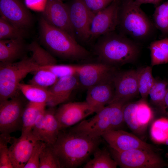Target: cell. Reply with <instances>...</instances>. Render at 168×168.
Here are the masks:
<instances>
[{
	"instance_id": "cell-27",
	"label": "cell",
	"mask_w": 168,
	"mask_h": 168,
	"mask_svg": "<svg viewBox=\"0 0 168 168\" xmlns=\"http://www.w3.org/2000/svg\"><path fill=\"white\" fill-rule=\"evenodd\" d=\"M137 71L139 94L142 99L146 100L155 79L152 74V66H147Z\"/></svg>"
},
{
	"instance_id": "cell-22",
	"label": "cell",
	"mask_w": 168,
	"mask_h": 168,
	"mask_svg": "<svg viewBox=\"0 0 168 168\" xmlns=\"http://www.w3.org/2000/svg\"><path fill=\"white\" fill-rule=\"evenodd\" d=\"M56 110L54 107H50L44 112L45 121L42 141L52 146L56 141L60 130L55 116Z\"/></svg>"
},
{
	"instance_id": "cell-7",
	"label": "cell",
	"mask_w": 168,
	"mask_h": 168,
	"mask_svg": "<svg viewBox=\"0 0 168 168\" xmlns=\"http://www.w3.org/2000/svg\"><path fill=\"white\" fill-rule=\"evenodd\" d=\"M108 149L118 166L121 168H161L166 164L154 151L135 149L118 152Z\"/></svg>"
},
{
	"instance_id": "cell-23",
	"label": "cell",
	"mask_w": 168,
	"mask_h": 168,
	"mask_svg": "<svg viewBox=\"0 0 168 168\" xmlns=\"http://www.w3.org/2000/svg\"><path fill=\"white\" fill-rule=\"evenodd\" d=\"M47 104L28 101L22 116L21 133L31 132L39 114L45 110Z\"/></svg>"
},
{
	"instance_id": "cell-45",
	"label": "cell",
	"mask_w": 168,
	"mask_h": 168,
	"mask_svg": "<svg viewBox=\"0 0 168 168\" xmlns=\"http://www.w3.org/2000/svg\"><path fill=\"white\" fill-rule=\"evenodd\" d=\"M167 155H168V151Z\"/></svg>"
},
{
	"instance_id": "cell-26",
	"label": "cell",
	"mask_w": 168,
	"mask_h": 168,
	"mask_svg": "<svg viewBox=\"0 0 168 168\" xmlns=\"http://www.w3.org/2000/svg\"><path fill=\"white\" fill-rule=\"evenodd\" d=\"M168 86V82L155 79L148 94L151 103L164 113H166L165 99Z\"/></svg>"
},
{
	"instance_id": "cell-10",
	"label": "cell",
	"mask_w": 168,
	"mask_h": 168,
	"mask_svg": "<svg viewBox=\"0 0 168 168\" xmlns=\"http://www.w3.org/2000/svg\"><path fill=\"white\" fill-rule=\"evenodd\" d=\"M120 0H114L94 16L90 25L89 42L100 36L116 30Z\"/></svg>"
},
{
	"instance_id": "cell-14",
	"label": "cell",
	"mask_w": 168,
	"mask_h": 168,
	"mask_svg": "<svg viewBox=\"0 0 168 168\" xmlns=\"http://www.w3.org/2000/svg\"><path fill=\"white\" fill-rule=\"evenodd\" d=\"M0 12L1 16L23 31L32 24L31 14L21 0H0Z\"/></svg>"
},
{
	"instance_id": "cell-41",
	"label": "cell",
	"mask_w": 168,
	"mask_h": 168,
	"mask_svg": "<svg viewBox=\"0 0 168 168\" xmlns=\"http://www.w3.org/2000/svg\"><path fill=\"white\" fill-rule=\"evenodd\" d=\"M162 0H134L135 2L138 5L140 6L144 4H151L156 7L159 5Z\"/></svg>"
},
{
	"instance_id": "cell-33",
	"label": "cell",
	"mask_w": 168,
	"mask_h": 168,
	"mask_svg": "<svg viewBox=\"0 0 168 168\" xmlns=\"http://www.w3.org/2000/svg\"><path fill=\"white\" fill-rule=\"evenodd\" d=\"M136 114L139 125L144 129L150 122L153 116L152 110L146 102V100L142 99V100L137 102Z\"/></svg>"
},
{
	"instance_id": "cell-6",
	"label": "cell",
	"mask_w": 168,
	"mask_h": 168,
	"mask_svg": "<svg viewBox=\"0 0 168 168\" xmlns=\"http://www.w3.org/2000/svg\"><path fill=\"white\" fill-rule=\"evenodd\" d=\"M40 67L31 56L12 63H0V102L15 96L19 91L18 85L21 81Z\"/></svg>"
},
{
	"instance_id": "cell-46",
	"label": "cell",
	"mask_w": 168,
	"mask_h": 168,
	"mask_svg": "<svg viewBox=\"0 0 168 168\" xmlns=\"http://www.w3.org/2000/svg\"><path fill=\"white\" fill-rule=\"evenodd\" d=\"M61 0V1H63V0Z\"/></svg>"
},
{
	"instance_id": "cell-3",
	"label": "cell",
	"mask_w": 168,
	"mask_h": 168,
	"mask_svg": "<svg viewBox=\"0 0 168 168\" xmlns=\"http://www.w3.org/2000/svg\"><path fill=\"white\" fill-rule=\"evenodd\" d=\"M40 41L44 46L58 57L72 61L86 59L91 53L64 30L52 25L41 17L39 21Z\"/></svg>"
},
{
	"instance_id": "cell-44",
	"label": "cell",
	"mask_w": 168,
	"mask_h": 168,
	"mask_svg": "<svg viewBox=\"0 0 168 168\" xmlns=\"http://www.w3.org/2000/svg\"><path fill=\"white\" fill-rule=\"evenodd\" d=\"M164 144L168 146V138L166 140Z\"/></svg>"
},
{
	"instance_id": "cell-8",
	"label": "cell",
	"mask_w": 168,
	"mask_h": 168,
	"mask_svg": "<svg viewBox=\"0 0 168 168\" xmlns=\"http://www.w3.org/2000/svg\"><path fill=\"white\" fill-rule=\"evenodd\" d=\"M27 100L19 91L13 97L0 102V132L10 134L21 129L22 116Z\"/></svg>"
},
{
	"instance_id": "cell-32",
	"label": "cell",
	"mask_w": 168,
	"mask_h": 168,
	"mask_svg": "<svg viewBox=\"0 0 168 168\" xmlns=\"http://www.w3.org/2000/svg\"><path fill=\"white\" fill-rule=\"evenodd\" d=\"M39 168H61L52 145L46 143L40 155Z\"/></svg>"
},
{
	"instance_id": "cell-25",
	"label": "cell",
	"mask_w": 168,
	"mask_h": 168,
	"mask_svg": "<svg viewBox=\"0 0 168 168\" xmlns=\"http://www.w3.org/2000/svg\"><path fill=\"white\" fill-rule=\"evenodd\" d=\"M149 49L151 66L168 63V38L151 42Z\"/></svg>"
},
{
	"instance_id": "cell-2",
	"label": "cell",
	"mask_w": 168,
	"mask_h": 168,
	"mask_svg": "<svg viewBox=\"0 0 168 168\" xmlns=\"http://www.w3.org/2000/svg\"><path fill=\"white\" fill-rule=\"evenodd\" d=\"M93 49L100 62L114 67L134 62L140 52L137 42L116 30L98 38Z\"/></svg>"
},
{
	"instance_id": "cell-18",
	"label": "cell",
	"mask_w": 168,
	"mask_h": 168,
	"mask_svg": "<svg viewBox=\"0 0 168 168\" xmlns=\"http://www.w3.org/2000/svg\"><path fill=\"white\" fill-rule=\"evenodd\" d=\"M114 77L87 89L86 101L95 109L96 113L113 100L115 92Z\"/></svg>"
},
{
	"instance_id": "cell-20",
	"label": "cell",
	"mask_w": 168,
	"mask_h": 168,
	"mask_svg": "<svg viewBox=\"0 0 168 168\" xmlns=\"http://www.w3.org/2000/svg\"><path fill=\"white\" fill-rule=\"evenodd\" d=\"M23 39L0 40V63H12L25 57L23 56L26 49L28 50V46L26 45Z\"/></svg>"
},
{
	"instance_id": "cell-29",
	"label": "cell",
	"mask_w": 168,
	"mask_h": 168,
	"mask_svg": "<svg viewBox=\"0 0 168 168\" xmlns=\"http://www.w3.org/2000/svg\"><path fill=\"white\" fill-rule=\"evenodd\" d=\"M35 73L29 83L47 89L54 85L59 78L52 72L47 69H39Z\"/></svg>"
},
{
	"instance_id": "cell-35",
	"label": "cell",
	"mask_w": 168,
	"mask_h": 168,
	"mask_svg": "<svg viewBox=\"0 0 168 168\" xmlns=\"http://www.w3.org/2000/svg\"><path fill=\"white\" fill-rule=\"evenodd\" d=\"M12 137L10 134L1 133L0 136V168H14L10 158L7 144Z\"/></svg>"
},
{
	"instance_id": "cell-40",
	"label": "cell",
	"mask_w": 168,
	"mask_h": 168,
	"mask_svg": "<svg viewBox=\"0 0 168 168\" xmlns=\"http://www.w3.org/2000/svg\"><path fill=\"white\" fill-rule=\"evenodd\" d=\"M45 110L41 112L38 116L32 130L33 135L38 141H42Z\"/></svg>"
},
{
	"instance_id": "cell-24",
	"label": "cell",
	"mask_w": 168,
	"mask_h": 168,
	"mask_svg": "<svg viewBox=\"0 0 168 168\" xmlns=\"http://www.w3.org/2000/svg\"><path fill=\"white\" fill-rule=\"evenodd\" d=\"M93 157L87 161L84 168H116L117 163L112 157L109 149L99 147L93 153Z\"/></svg>"
},
{
	"instance_id": "cell-12",
	"label": "cell",
	"mask_w": 168,
	"mask_h": 168,
	"mask_svg": "<svg viewBox=\"0 0 168 168\" xmlns=\"http://www.w3.org/2000/svg\"><path fill=\"white\" fill-rule=\"evenodd\" d=\"M94 113L95 109L85 101L63 104L56 110L55 114L61 130L79 123Z\"/></svg>"
},
{
	"instance_id": "cell-28",
	"label": "cell",
	"mask_w": 168,
	"mask_h": 168,
	"mask_svg": "<svg viewBox=\"0 0 168 168\" xmlns=\"http://www.w3.org/2000/svg\"><path fill=\"white\" fill-rule=\"evenodd\" d=\"M28 49L32 52L31 57L40 67L56 64L57 60L54 56L36 42H33L29 44Z\"/></svg>"
},
{
	"instance_id": "cell-37",
	"label": "cell",
	"mask_w": 168,
	"mask_h": 168,
	"mask_svg": "<svg viewBox=\"0 0 168 168\" xmlns=\"http://www.w3.org/2000/svg\"><path fill=\"white\" fill-rule=\"evenodd\" d=\"M78 65L57 64L41 67L39 69L49 70L55 75L58 78L77 75Z\"/></svg>"
},
{
	"instance_id": "cell-1",
	"label": "cell",
	"mask_w": 168,
	"mask_h": 168,
	"mask_svg": "<svg viewBox=\"0 0 168 168\" xmlns=\"http://www.w3.org/2000/svg\"><path fill=\"white\" fill-rule=\"evenodd\" d=\"M102 137L94 138L70 129L60 131L52 146L61 168H75L88 161L99 147Z\"/></svg>"
},
{
	"instance_id": "cell-5",
	"label": "cell",
	"mask_w": 168,
	"mask_h": 168,
	"mask_svg": "<svg viewBox=\"0 0 168 168\" xmlns=\"http://www.w3.org/2000/svg\"><path fill=\"white\" fill-rule=\"evenodd\" d=\"M126 103L116 101L105 106L95 115L84 119L70 129L94 138L110 131L119 129L124 122L123 108Z\"/></svg>"
},
{
	"instance_id": "cell-9",
	"label": "cell",
	"mask_w": 168,
	"mask_h": 168,
	"mask_svg": "<svg viewBox=\"0 0 168 168\" xmlns=\"http://www.w3.org/2000/svg\"><path fill=\"white\" fill-rule=\"evenodd\" d=\"M66 4L77 41L83 43H89L90 25L95 14L83 0H69Z\"/></svg>"
},
{
	"instance_id": "cell-4",
	"label": "cell",
	"mask_w": 168,
	"mask_h": 168,
	"mask_svg": "<svg viewBox=\"0 0 168 168\" xmlns=\"http://www.w3.org/2000/svg\"><path fill=\"white\" fill-rule=\"evenodd\" d=\"M153 24L134 0H120L116 28L119 32L137 42L142 41L151 35Z\"/></svg>"
},
{
	"instance_id": "cell-19",
	"label": "cell",
	"mask_w": 168,
	"mask_h": 168,
	"mask_svg": "<svg viewBox=\"0 0 168 168\" xmlns=\"http://www.w3.org/2000/svg\"><path fill=\"white\" fill-rule=\"evenodd\" d=\"M80 86L77 75L59 78L49 90L52 95V99L48 105L55 107L68 100L72 92Z\"/></svg>"
},
{
	"instance_id": "cell-16",
	"label": "cell",
	"mask_w": 168,
	"mask_h": 168,
	"mask_svg": "<svg viewBox=\"0 0 168 168\" xmlns=\"http://www.w3.org/2000/svg\"><path fill=\"white\" fill-rule=\"evenodd\" d=\"M113 80L114 95L110 103L116 101L127 103L139 94L137 70L116 72Z\"/></svg>"
},
{
	"instance_id": "cell-15",
	"label": "cell",
	"mask_w": 168,
	"mask_h": 168,
	"mask_svg": "<svg viewBox=\"0 0 168 168\" xmlns=\"http://www.w3.org/2000/svg\"><path fill=\"white\" fill-rule=\"evenodd\" d=\"M101 137L110 147L117 151L138 148L154 151L151 145L142 141L135 135L120 129L109 131Z\"/></svg>"
},
{
	"instance_id": "cell-34",
	"label": "cell",
	"mask_w": 168,
	"mask_h": 168,
	"mask_svg": "<svg viewBox=\"0 0 168 168\" xmlns=\"http://www.w3.org/2000/svg\"><path fill=\"white\" fill-rule=\"evenodd\" d=\"M24 31L9 22L2 16L0 17V40L23 38Z\"/></svg>"
},
{
	"instance_id": "cell-43",
	"label": "cell",
	"mask_w": 168,
	"mask_h": 168,
	"mask_svg": "<svg viewBox=\"0 0 168 168\" xmlns=\"http://www.w3.org/2000/svg\"><path fill=\"white\" fill-rule=\"evenodd\" d=\"M165 10L168 16V1L167 2H165Z\"/></svg>"
},
{
	"instance_id": "cell-21",
	"label": "cell",
	"mask_w": 168,
	"mask_h": 168,
	"mask_svg": "<svg viewBox=\"0 0 168 168\" xmlns=\"http://www.w3.org/2000/svg\"><path fill=\"white\" fill-rule=\"evenodd\" d=\"M18 89L30 102L48 105L52 99V94L49 89L21 82L18 85Z\"/></svg>"
},
{
	"instance_id": "cell-17",
	"label": "cell",
	"mask_w": 168,
	"mask_h": 168,
	"mask_svg": "<svg viewBox=\"0 0 168 168\" xmlns=\"http://www.w3.org/2000/svg\"><path fill=\"white\" fill-rule=\"evenodd\" d=\"M38 141L31 132L21 133L18 138L12 137L9 147L14 168H24Z\"/></svg>"
},
{
	"instance_id": "cell-39",
	"label": "cell",
	"mask_w": 168,
	"mask_h": 168,
	"mask_svg": "<svg viewBox=\"0 0 168 168\" xmlns=\"http://www.w3.org/2000/svg\"><path fill=\"white\" fill-rule=\"evenodd\" d=\"M88 8L94 14L104 9L114 0H83Z\"/></svg>"
},
{
	"instance_id": "cell-11",
	"label": "cell",
	"mask_w": 168,
	"mask_h": 168,
	"mask_svg": "<svg viewBox=\"0 0 168 168\" xmlns=\"http://www.w3.org/2000/svg\"><path fill=\"white\" fill-rule=\"evenodd\" d=\"M116 72L114 67L99 62L78 65L77 76L80 86L87 89L112 78Z\"/></svg>"
},
{
	"instance_id": "cell-13",
	"label": "cell",
	"mask_w": 168,
	"mask_h": 168,
	"mask_svg": "<svg viewBox=\"0 0 168 168\" xmlns=\"http://www.w3.org/2000/svg\"><path fill=\"white\" fill-rule=\"evenodd\" d=\"M43 15L49 23L65 31L76 40L66 3L60 0H47Z\"/></svg>"
},
{
	"instance_id": "cell-38",
	"label": "cell",
	"mask_w": 168,
	"mask_h": 168,
	"mask_svg": "<svg viewBox=\"0 0 168 168\" xmlns=\"http://www.w3.org/2000/svg\"><path fill=\"white\" fill-rule=\"evenodd\" d=\"M45 144L42 141H38L24 168H39L40 155Z\"/></svg>"
},
{
	"instance_id": "cell-36",
	"label": "cell",
	"mask_w": 168,
	"mask_h": 168,
	"mask_svg": "<svg viewBox=\"0 0 168 168\" xmlns=\"http://www.w3.org/2000/svg\"><path fill=\"white\" fill-rule=\"evenodd\" d=\"M165 2L156 7L153 14L154 24L164 35L168 34V16L165 10Z\"/></svg>"
},
{
	"instance_id": "cell-30",
	"label": "cell",
	"mask_w": 168,
	"mask_h": 168,
	"mask_svg": "<svg viewBox=\"0 0 168 168\" xmlns=\"http://www.w3.org/2000/svg\"><path fill=\"white\" fill-rule=\"evenodd\" d=\"M150 133L154 142L164 144L168 138V119L162 117L155 120L151 125Z\"/></svg>"
},
{
	"instance_id": "cell-31",
	"label": "cell",
	"mask_w": 168,
	"mask_h": 168,
	"mask_svg": "<svg viewBox=\"0 0 168 168\" xmlns=\"http://www.w3.org/2000/svg\"><path fill=\"white\" fill-rule=\"evenodd\" d=\"M137 102H128L124 105L123 113L124 122L133 132L139 133L143 130L139 125L136 117V109Z\"/></svg>"
},
{
	"instance_id": "cell-42",
	"label": "cell",
	"mask_w": 168,
	"mask_h": 168,
	"mask_svg": "<svg viewBox=\"0 0 168 168\" xmlns=\"http://www.w3.org/2000/svg\"><path fill=\"white\" fill-rule=\"evenodd\" d=\"M165 103L166 108V109H168V86L167 92L165 99ZM166 113L168 114V111Z\"/></svg>"
}]
</instances>
